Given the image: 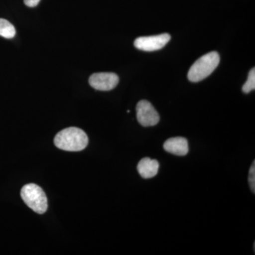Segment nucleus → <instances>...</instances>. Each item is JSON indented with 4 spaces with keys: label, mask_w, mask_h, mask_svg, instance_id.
<instances>
[{
    "label": "nucleus",
    "mask_w": 255,
    "mask_h": 255,
    "mask_svg": "<svg viewBox=\"0 0 255 255\" xmlns=\"http://www.w3.org/2000/svg\"><path fill=\"white\" fill-rule=\"evenodd\" d=\"M21 196L25 204L37 214H44L48 209L46 194L37 184H28L23 186Z\"/></svg>",
    "instance_id": "obj_3"
},
{
    "label": "nucleus",
    "mask_w": 255,
    "mask_h": 255,
    "mask_svg": "<svg viewBox=\"0 0 255 255\" xmlns=\"http://www.w3.org/2000/svg\"><path fill=\"white\" fill-rule=\"evenodd\" d=\"M16 35V29L13 24L4 18H0V36L12 38Z\"/></svg>",
    "instance_id": "obj_9"
},
{
    "label": "nucleus",
    "mask_w": 255,
    "mask_h": 255,
    "mask_svg": "<svg viewBox=\"0 0 255 255\" xmlns=\"http://www.w3.org/2000/svg\"><path fill=\"white\" fill-rule=\"evenodd\" d=\"M136 114L137 122L142 127H154L159 123L158 112L148 101L141 100L137 103Z\"/></svg>",
    "instance_id": "obj_4"
},
{
    "label": "nucleus",
    "mask_w": 255,
    "mask_h": 255,
    "mask_svg": "<svg viewBox=\"0 0 255 255\" xmlns=\"http://www.w3.org/2000/svg\"><path fill=\"white\" fill-rule=\"evenodd\" d=\"M168 33H162L157 36L139 37L134 41V46L137 49L146 52L155 51L162 49L170 41Z\"/></svg>",
    "instance_id": "obj_5"
},
{
    "label": "nucleus",
    "mask_w": 255,
    "mask_h": 255,
    "mask_svg": "<svg viewBox=\"0 0 255 255\" xmlns=\"http://www.w3.org/2000/svg\"><path fill=\"white\" fill-rule=\"evenodd\" d=\"M119 78L113 73H95L89 79L90 86L100 91H110L117 86Z\"/></svg>",
    "instance_id": "obj_6"
},
{
    "label": "nucleus",
    "mask_w": 255,
    "mask_h": 255,
    "mask_svg": "<svg viewBox=\"0 0 255 255\" xmlns=\"http://www.w3.org/2000/svg\"><path fill=\"white\" fill-rule=\"evenodd\" d=\"M159 162L156 159L145 157L138 162L137 166V172L144 179H150L155 177L158 172Z\"/></svg>",
    "instance_id": "obj_8"
},
{
    "label": "nucleus",
    "mask_w": 255,
    "mask_h": 255,
    "mask_svg": "<svg viewBox=\"0 0 255 255\" xmlns=\"http://www.w3.org/2000/svg\"><path fill=\"white\" fill-rule=\"evenodd\" d=\"M249 183L250 187H251V191L253 194L255 192V161L252 164L249 172Z\"/></svg>",
    "instance_id": "obj_11"
},
{
    "label": "nucleus",
    "mask_w": 255,
    "mask_h": 255,
    "mask_svg": "<svg viewBox=\"0 0 255 255\" xmlns=\"http://www.w3.org/2000/svg\"><path fill=\"white\" fill-rule=\"evenodd\" d=\"M164 150L177 156H184L189 152V142L185 137H175L164 142Z\"/></svg>",
    "instance_id": "obj_7"
},
{
    "label": "nucleus",
    "mask_w": 255,
    "mask_h": 255,
    "mask_svg": "<svg viewBox=\"0 0 255 255\" xmlns=\"http://www.w3.org/2000/svg\"><path fill=\"white\" fill-rule=\"evenodd\" d=\"M220 63V55L212 51L199 58L188 72V79L192 82H200L209 77Z\"/></svg>",
    "instance_id": "obj_2"
},
{
    "label": "nucleus",
    "mask_w": 255,
    "mask_h": 255,
    "mask_svg": "<svg viewBox=\"0 0 255 255\" xmlns=\"http://www.w3.org/2000/svg\"><path fill=\"white\" fill-rule=\"evenodd\" d=\"M255 69L253 68L250 71L248 80L243 86V91L244 93L248 94L255 90Z\"/></svg>",
    "instance_id": "obj_10"
},
{
    "label": "nucleus",
    "mask_w": 255,
    "mask_h": 255,
    "mask_svg": "<svg viewBox=\"0 0 255 255\" xmlns=\"http://www.w3.org/2000/svg\"><path fill=\"white\" fill-rule=\"evenodd\" d=\"M89 139L86 132L77 127H70L58 132L54 138V144L61 150L78 152L86 148Z\"/></svg>",
    "instance_id": "obj_1"
},
{
    "label": "nucleus",
    "mask_w": 255,
    "mask_h": 255,
    "mask_svg": "<svg viewBox=\"0 0 255 255\" xmlns=\"http://www.w3.org/2000/svg\"><path fill=\"white\" fill-rule=\"evenodd\" d=\"M24 4L28 7H34L38 4L41 0H23Z\"/></svg>",
    "instance_id": "obj_12"
}]
</instances>
